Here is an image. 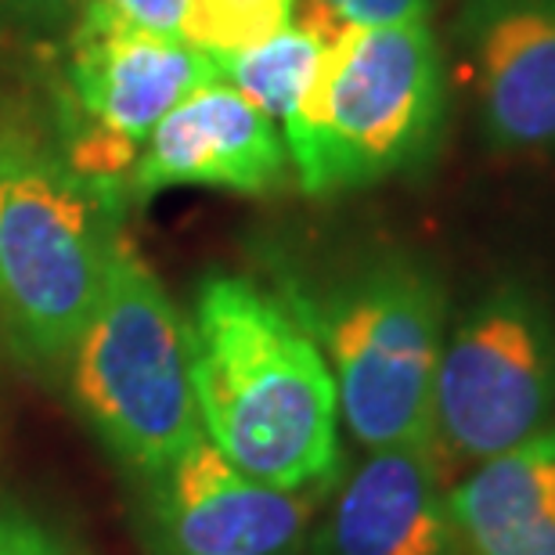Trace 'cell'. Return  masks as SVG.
Here are the masks:
<instances>
[{
    "label": "cell",
    "instance_id": "1",
    "mask_svg": "<svg viewBox=\"0 0 555 555\" xmlns=\"http://www.w3.org/2000/svg\"><path fill=\"white\" fill-rule=\"evenodd\" d=\"M188 328L206 440L268 487L314 494L336 480V379L296 310L249 278L209 274Z\"/></svg>",
    "mask_w": 555,
    "mask_h": 555
},
{
    "label": "cell",
    "instance_id": "2",
    "mask_svg": "<svg viewBox=\"0 0 555 555\" xmlns=\"http://www.w3.org/2000/svg\"><path fill=\"white\" fill-rule=\"evenodd\" d=\"M124 206L62 152L0 130V318L26 361L54 369L73 358L124 238Z\"/></svg>",
    "mask_w": 555,
    "mask_h": 555
},
{
    "label": "cell",
    "instance_id": "3",
    "mask_svg": "<svg viewBox=\"0 0 555 555\" xmlns=\"http://www.w3.org/2000/svg\"><path fill=\"white\" fill-rule=\"evenodd\" d=\"M443 124V65L426 22L347 26L282 127L307 195H339L412 170Z\"/></svg>",
    "mask_w": 555,
    "mask_h": 555
},
{
    "label": "cell",
    "instance_id": "4",
    "mask_svg": "<svg viewBox=\"0 0 555 555\" xmlns=\"http://www.w3.org/2000/svg\"><path fill=\"white\" fill-rule=\"evenodd\" d=\"M336 379L350 437L369 451L433 440V383L448 336L437 271L404 253L375 257L325 293H288Z\"/></svg>",
    "mask_w": 555,
    "mask_h": 555
},
{
    "label": "cell",
    "instance_id": "5",
    "mask_svg": "<svg viewBox=\"0 0 555 555\" xmlns=\"http://www.w3.org/2000/svg\"><path fill=\"white\" fill-rule=\"evenodd\" d=\"M73 393L102 440L144 476H163L203 440L192 328L127 238L73 347Z\"/></svg>",
    "mask_w": 555,
    "mask_h": 555
},
{
    "label": "cell",
    "instance_id": "6",
    "mask_svg": "<svg viewBox=\"0 0 555 555\" xmlns=\"http://www.w3.org/2000/svg\"><path fill=\"white\" fill-rule=\"evenodd\" d=\"M555 422V314L527 282L480 293L443 336L433 443L443 465H480Z\"/></svg>",
    "mask_w": 555,
    "mask_h": 555
},
{
    "label": "cell",
    "instance_id": "7",
    "mask_svg": "<svg viewBox=\"0 0 555 555\" xmlns=\"http://www.w3.org/2000/svg\"><path fill=\"white\" fill-rule=\"evenodd\" d=\"M217 80L209 51L195 43L130 29L73 33L65 62V163L127 203L149 134L188 94Z\"/></svg>",
    "mask_w": 555,
    "mask_h": 555
},
{
    "label": "cell",
    "instance_id": "8",
    "mask_svg": "<svg viewBox=\"0 0 555 555\" xmlns=\"http://www.w3.org/2000/svg\"><path fill=\"white\" fill-rule=\"evenodd\" d=\"M310 513L307 491L253 480L206 437L155 476V524L170 555H299Z\"/></svg>",
    "mask_w": 555,
    "mask_h": 555
},
{
    "label": "cell",
    "instance_id": "9",
    "mask_svg": "<svg viewBox=\"0 0 555 555\" xmlns=\"http://www.w3.org/2000/svg\"><path fill=\"white\" fill-rule=\"evenodd\" d=\"M293 163L282 130L224 80L188 94L141 149L130 198L149 203L170 188H224L242 195L278 192Z\"/></svg>",
    "mask_w": 555,
    "mask_h": 555
},
{
    "label": "cell",
    "instance_id": "10",
    "mask_svg": "<svg viewBox=\"0 0 555 555\" xmlns=\"http://www.w3.org/2000/svg\"><path fill=\"white\" fill-rule=\"evenodd\" d=\"M462 37L491 149L555 152V0H469Z\"/></svg>",
    "mask_w": 555,
    "mask_h": 555
},
{
    "label": "cell",
    "instance_id": "11",
    "mask_svg": "<svg viewBox=\"0 0 555 555\" xmlns=\"http://www.w3.org/2000/svg\"><path fill=\"white\" fill-rule=\"evenodd\" d=\"M437 443L369 451L318 530V555H465Z\"/></svg>",
    "mask_w": 555,
    "mask_h": 555
},
{
    "label": "cell",
    "instance_id": "12",
    "mask_svg": "<svg viewBox=\"0 0 555 555\" xmlns=\"http://www.w3.org/2000/svg\"><path fill=\"white\" fill-rule=\"evenodd\" d=\"M465 555H555V422L448 487Z\"/></svg>",
    "mask_w": 555,
    "mask_h": 555
},
{
    "label": "cell",
    "instance_id": "13",
    "mask_svg": "<svg viewBox=\"0 0 555 555\" xmlns=\"http://www.w3.org/2000/svg\"><path fill=\"white\" fill-rule=\"evenodd\" d=\"M321 54H325V43L304 26L288 22L285 29H278L271 40L257 43V48L209 51V59H214L220 80L235 87L263 116L285 127L314 83Z\"/></svg>",
    "mask_w": 555,
    "mask_h": 555
},
{
    "label": "cell",
    "instance_id": "14",
    "mask_svg": "<svg viewBox=\"0 0 555 555\" xmlns=\"http://www.w3.org/2000/svg\"><path fill=\"white\" fill-rule=\"evenodd\" d=\"M296 0H192L184 43L203 51H246L293 22Z\"/></svg>",
    "mask_w": 555,
    "mask_h": 555
},
{
    "label": "cell",
    "instance_id": "15",
    "mask_svg": "<svg viewBox=\"0 0 555 555\" xmlns=\"http://www.w3.org/2000/svg\"><path fill=\"white\" fill-rule=\"evenodd\" d=\"M188 8H192V0H87L73 33L130 29L149 33V37L184 40Z\"/></svg>",
    "mask_w": 555,
    "mask_h": 555
},
{
    "label": "cell",
    "instance_id": "16",
    "mask_svg": "<svg viewBox=\"0 0 555 555\" xmlns=\"http://www.w3.org/2000/svg\"><path fill=\"white\" fill-rule=\"evenodd\" d=\"M87 0H0V29L22 37H59L73 33Z\"/></svg>",
    "mask_w": 555,
    "mask_h": 555
},
{
    "label": "cell",
    "instance_id": "17",
    "mask_svg": "<svg viewBox=\"0 0 555 555\" xmlns=\"http://www.w3.org/2000/svg\"><path fill=\"white\" fill-rule=\"evenodd\" d=\"M0 555H76L65 541L29 513L0 498Z\"/></svg>",
    "mask_w": 555,
    "mask_h": 555
},
{
    "label": "cell",
    "instance_id": "18",
    "mask_svg": "<svg viewBox=\"0 0 555 555\" xmlns=\"http://www.w3.org/2000/svg\"><path fill=\"white\" fill-rule=\"evenodd\" d=\"M343 22L364 29L379 26H408V22H426L433 0H325Z\"/></svg>",
    "mask_w": 555,
    "mask_h": 555
}]
</instances>
